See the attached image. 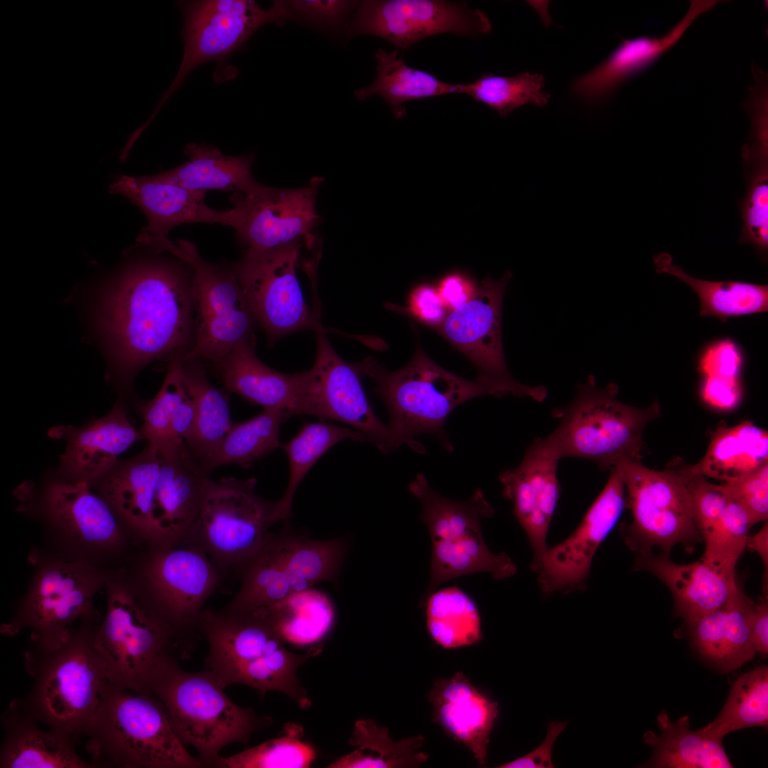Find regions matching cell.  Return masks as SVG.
I'll use <instances>...</instances> for the list:
<instances>
[{
	"label": "cell",
	"instance_id": "cell-1",
	"mask_svg": "<svg viewBox=\"0 0 768 768\" xmlns=\"http://www.w3.org/2000/svg\"><path fill=\"white\" fill-rule=\"evenodd\" d=\"M144 247L148 253L131 258L110 282L98 318L126 383L154 361L183 359L196 334L191 267L169 252Z\"/></svg>",
	"mask_w": 768,
	"mask_h": 768
},
{
	"label": "cell",
	"instance_id": "cell-2",
	"mask_svg": "<svg viewBox=\"0 0 768 768\" xmlns=\"http://www.w3.org/2000/svg\"><path fill=\"white\" fill-rule=\"evenodd\" d=\"M200 635L208 650L206 669L225 689L231 685L252 687L264 696L268 691L282 692L302 709L311 700L297 677L299 667L319 655L321 646L311 647L304 654L287 650L284 641L262 608L252 611L206 608Z\"/></svg>",
	"mask_w": 768,
	"mask_h": 768
},
{
	"label": "cell",
	"instance_id": "cell-3",
	"mask_svg": "<svg viewBox=\"0 0 768 768\" xmlns=\"http://www.w3.org/2000/svg\"><path fill=\"white\" fill-rule=\"evenodd\" d=\"M83 734L95 767H203L186 750L159 700L110 682Z\"/></svg>",
	"mask_w": 768,
	"mask_h": 768
},
{
	"label": "cell",
	"instance_id": "cell-4",
	"mask_svg": "<svg viewBox=\"0 0 768 768\" xmlns=\"http://www.w3.org/2000/svg\"><path fill=\"white\" fill-rule=\"evenodd\" d=\"M208 670L187 672L175 656L162 659L151 674L146 693L164 705L177 735L192 746L203 767H213L228 745L248 744L252 735L272 722L233 702Z\"/></svg>",
	"mask_w": 768,
	"mask_h": 768
},
{
	"label": "cell",
	"instance_id": "cell-5",
	"mask_svg": "<svg viewBox=\"0 0 768 768\" xmlns=\"http://www.w3.org/2000/svg\"><path fill=\"white\" fill-rule=\"evenodd\" d=\"M89 623L57 649L31 645L24 653L25 669L33 683L19 698L21 703L39 722L75 740L84 733L110 682L95 646L96 629H90Z\"/></svg>",
	"mask_w": 768,
	"mask_h": 768
},
{
	"label": "cell",
	"instance_id": "cell-6",
	"mask_svg": "<svg viewBox=\"0 0 768 768\" xmlns=\"http://www.w3.org/2000/svg\"><path fill=\"white\" fill-rule=\"evenodd\" d=\"M360 364L363 375L375 381L374 391L387 407L391 434L400 445L419 453L425 449L414 438L422 434L435 435L443 447L452 451L444 429L452 411L476 397L496 395L476 380H466L442 368L420 347L410 361L397 370L388 371L371 358Z\"/></svg>",
	"mask_w": 768,
	"mask_h": 768
},
{
	"label": "cell",
	"instance_id": "cell-7",
	"mask_svg": "<svg viewBox=\"0 0 768 768\" xmlns=\"http://www.w3.org/2000/svg\"><path fill=\"white\" fill-rule=\"evenodd\" d=\"M617 386L599 387L593 376L578 385L573 400L553 410L559 421L545 444L560 459L576 457L610 470L625 459L641 460L646 426L661 415L656 400L646 408L623 403Z\"/></svg>",
	"mask_w": 768,
	"mask_h": 768
},
{
	"label": "cell",
	"instance_id": "cell-8",
	"mask_svg": "<svg viewBox=\"0 0 768 768\" xmlns=\"http://www.w3.org/2000/svg\"><path fill=\"white\" fill-rule=\"evenodd\" d=\"M148 545L137 579L128 580L143 607L170 631L186 656L201 636L206 602L225 579L190 538Z\"/></svg>",
	"mask_w": 768,
	"mask_h": 768
},
{
	"label": "cell",
	"instance_id": "cell-9",
	"mask_svg": "<svg viewBox=\"0 0 768 768\" xmlns=\"http://www.w3.org/2000/svg\"><path fill=\"white\" fill-rule=\"evenodd\" d=\"M409 491L421 504L420 520L432 543L430 578L422 605L437 587L453 578L487 572L503 580L516 573V565L506 553H494L486 545L481 520L492 517L495 511L480 489L466 501H454L437 493L418 474Z\"/></svg>",
	"mask_w": 768,
	"mask_h": 768
},
{
	"label": "cell",
	"instance_id": "cell-10",
	"mask_svg": "<svg viewBox=\"0 0 768 768\" xmlns=\"http://www.w3.org/2000/svg\"><path fill=\"white\" fill-rule=\"evenodd\" d=\"M619 464L627 495L626 506L632 516L631 522L621 524L619 530L636 560L652 555L654 547L668 557L676 545L692 553L703 540L693 520L686 463L678 457L661 471L647 468L639 459H625Z\"/></svg>",
	"mask_w": 768,
	"mask_h": 768
},
{
	"label": "cell",
	"instance_id": "cell-11",
	"mask_svg": "<svg viewBox=\"0 0 768 768\" xmlns=\"http://www.w3.org/2000/svg\"><path fill=\"white\" fill-rule=\"evenodd\" d=\"M288 523L278 533L270 531L241 571L239 589L227 607L241 611L267 607L319 582L337 581L346 540H313L296 533Z\"/></svg>",
	"mask_w": 768,
	"mask_h": 768
},
{
	"label": "cell",
	"instance_id": "cell-12",
	"mask_svg": "<svg viewBox=\"0 0 768 768\" xmlns=\"http://www.w3.org/2000/svg\"><path fill=\"white\" fill-rule=\"evenodd\" d=\"M257 480L211 479L188 538L198 543L223 575L238 577L260 550L275 523L276 501L256 492Z\"/></svg>",
	"mask_w": 768,
	"mask_h": 768
},
{
	"label": "cell",
	"instance_id": "cell-13",
	"mask_svg": "<svg viewBox=\"0 0 768 768\" xmlns=\"http://www.w3.org/2000/svg\"><path fill=\"white\" fill-rule=\"evenodd\" d=\"M94 644L109 681L139 693H146L149 678L162 659L177 651L184 656L170 631L141 604L128 580L112 587Z\"/></svg>",
	"mask_w": 768,
	"mask_h": 768
},
{
	"label": "cell",
	"instance_id": "cell-14",
	"mask_svg": "<svg viewBox=\"0 0 768 768\" xmlns=\"http://www.w3.org/2000/svg\"><path fill=\"white\" fill-rule=\"evenodd\" d=\"M162 250L181 258L193 272L196 334L183 360L206 359L215 363L255 338L257 322L231 263L205 260L196 245L185 240L176 243L169 240Z\"/></svg>",
	"mask_w": 768,
	"mask_h": 768
},
{
	"label": "cell",
	"instance_id": "cell-15",
	"mask_svg": "<svg viewBox=\"0 0 768 768\" xmlns=\"http://www.w3.org/2000/svg\"><path fill=\"white\" fill-rule=\"evenodd\" d=\"M178 4L183 17L182 60L149 123L193 69L230 56L262 26L293 19L288 1H274L269 9L250 0L184 1Z\"/></svg>",
	"mask_w": 768,
	"mask_h": 768
},
{
	"label": "cell",
	"instance_id": "cell-16",
	"mask_svg": "<svg viewBox=\"0 0 768 768\" xmlns=\"http://www.w3.org/2000/svg\"><path fill=\"white\" fill-rule=\"evenodd\" d=\"M302 244L245 250L231 263L256 322L270 344L292 333L315 331L322 326L319 311L312 312L306 304L297 276Z\"/></svg>",
	"mask_w": 768,
	"mask_h": 768
},
{
	"label": "cell",
	"instance_id": "cell-17",
	"mask_svg": "<svg viewBox=\"0 0 768 768\" xmlns=\"http://www.w3.org/2000/svg\"><path fill=\"white\" fill-rule=\"evenodd\" d=\"M510 277L509 273L497 280L486 277L467 302L448 313L438 329L475 366L476 380L494 390L497 396L512 394L542 401L547 395L545 388L517 382L505 361L501 309Z\"/></svg>",
	"mask_w": 768,
	"mask_h": 768
},
{
	"label": "cell",
	"instance_id": "cell-18",
	"mask_svg": "<svg viewBox=\"0 0 768 768\" xmlns=\"http://www.w3.org/2000/svg\"><path fill=\"white\" fill-rule=\"evenodd\" d=\"M97 578L82 565L58 562L43 569L13 620L1 632L14 636L31 629V645L57 649L70 638L78 620L97 619L92 607L100 586Z\"/></svg>",
	"mask_w": 768,
	"mask_h": 768
},
{
	"label": "cell",
	"instance_id": "cell-19",
	"mask_svg": "<svg viewBox=\"0 0 768 768\" xmlns=\"http://www.w3.org/2000/svg\"><path fill=\"white\" fill-rule=\"evenodd\" d=\"M316 359L305 370L303 415L343 422L362 434L367 442L388 454L401 445L388 425L373 412L361 384L359 362L343 361L328 340L323 325L315 331Z\"/></svg>",
	"mask_w": 768,
	"mask_h": 768
},
{
	"label": "cell",
	"instance_id": "cell-20",
	"mask_svg": "<svg viewBox=\"0 0 768 768\" xmlns=\"http://www.w3.org/2000/svg\"><path fill=\"white\" fill-rule=\"evenodd\" d=\"M323 180L307 186L284 188L260 184L247 193L231 197L233 228L245 250H267L295 242L313 241L320 221L316 201Z\"/></svg>",
	"mask_w": 768,
	"mask_h": 768
},
{
	"label": "cell",
	"instance_id": "cell-21",
	"mask_svg": "<svg viewBox=\"0 0 768 768\" xmlns=\"http://www.w3.org/2000/svg\"><path fill=\"white\" fill-rule=\"evenodd\" d=\"M491 30L489 18L466 4L441 0L361 1L349 27V36L367 34L383 38L396 49L439 33L477 36Z\"/></svg>",
	"mask_w": 768,
	"mask_h": 768
},
{
	"label": "cell",
	"instance_id": "cell-22",
	"mask_svg": "<svg viewBox=\"0 0 768 768\" xmlns=\"http://www.w3.org/2000/svg\"><path fill=\"white\" fill-rule=\"evenodd\" d=\"M608 481L582 521L565 540L548 548L531 569L543 593L582 591L594 556L619 521L626 506V490L619 464L610 470Z\"/></svg>",
	"mask_w": 768,
	"mask_h": 768
},
{
	"label": "cell",
	"instance_id": "cell-23",
	"mask_svg": "<svg viewBox=\"0 0 768 768\" xmlns=\"http://www.w3.org/2000/svg\"><path fill=\"white\" fill-rule=\"evenodd\" d=\"M110 193L122 195L136 204L147 218L137 245L154 248L169 239L174 227L188 223L221 224L231 227L230 209L214 210L205 202L206 191L191 190L166 181L157 174L119 176Z\"/></svg>",
	"mask_w": 768,
	"mask_h": 768
},
{
	"label": "cell",
	"instance_id": "cell-24",
	"mask_svg": "<svg viewBox=\"0 0 768 768\" xmlns=\"http://www.w3.org/2000/svg\"><path fill=\"white\" fill-rule=\"evenodd\" d=\"M559 460L542 438L537 439L517 467L499 476L503 495L512 501L513 514L532 548L531 569L548 548L547 535L560 492L557 476Z\"/></svg>",
	"mask_w": 768,
	"mask_h": 768
},
{
	"label": "cell",
	"instance_id": "cell-25",
	"mask_svg": "<svg viewBox=\"0 0 768 768\" xmlns=\"http://www.w3.org/2000/svg\"><path fill=\"white\" fill-rule=\"evenodd\" d=\"M48 435L65 442L60 455L63 479L95 484L117 462L118 457L134 443L144 439L141 430L130 422L125 405L117 402L106 415L75 427H52Z\"/></svg>",
	"mask_w": 768,
	"mask_h": 768
},
{
	"label": "cell",
	"instance_id": "cell-26",
	"mask_svg": "<svg viewBox=\"0 0 768 768\" xmlns=\"http://www.w3.org/2000/svg\"><path fill=\"white\" fill-rule=\"evenodd\" d=\"M161 457L148 544L186 539L201 510L209 474L188 445L178 453Z\"/></svg>",
	"mask_w": 768,
	"mask_h": 768
},
{
	"label": "cell",
	"instance_id": "cell-27",
	"mask_svg": "<svg viewBox=\"0 0 768 768\" xmlns=\"http://www.w3.org/2000/svg\"><path fill=\"white\" fill-rule=\"evenodd\" d=\"M718 3L713 0L691 1L686 14L665 34L623 39L604 61L575 79L571 85L572 94L592 105L604 102L624 82L646 70L674 46L695 20Z\"/></svg>",
	"mask_w": 768,
	"mask_h": 768
},
{
	"label": "cell",
	"instance_id": "cell-28",
	"mask_svg": "<svg viewBox=\"0 0 768 768\" xmlns=\"http://www.w3.org/2000/svg\"><path fill=\"white\" fill-rule=\"evenodd\" d=\"M90 486L85 481H50L44 492L46 513L65 535L82 544L99 548L118 546L124 539V528L129 529Z\"/></svg>",
	"mask_w": 768,
	"mask_h": 768
},
{
	"label": "cell",
	"instance_id": "cell-29",
	"mask_svg": "<svg viewBox=\"0 0 768 768\" xmlns=\"http://www.w3.org/2000/svg\"><path fill=\"white\" fill-rule=\"evenodd\" d=\"M427 697L433 707L432 721L464 744L479 765L485 767L498 703L480 692L462 671L449 679L437 680Z\"/></svg>",
	"mask_w": 768,
	"mask_h": 768
},
{
	"label": "cell",
	"instance_id": "cell-30",
	"mask_svg": "<svg viewBox=\"0 0 768 768\" xmlns=\"http://www.w3.org/2000/svg\"><path fill=\"white\" fill-rule=\"evenodd\" d=\"M255 338L245 341L215 364L226 389L264 410H278L290 417L302 415L305 370L278 372L259 359Z\"/></svg>",
	"mask_w": 768,
	"mask_h": 768
},
{
	"label": "cell",
	"instance_id": "cell-31",
	"mask_svg": "<svg viewBox=\"0 0 768 768\" xmlns=\"http://www.w3.org/2000/svg\"><path fill=\"white\" fill-rule=\"evenodd\" d=\"M1 768H95L75 750V740L39 722L19 698L1 716Z\"/></svg>",
	"mask_w": 768,
	"mask_h": 768
},
{
	"label": "cell",
	"instance_id": "cell-32",
	"mask_svg": "<svg viewBox=\"0 0 768 768\" xmlns=\"http://www.w3.org/2000/svg\"><path fill=\"white\" fill-rule=\"evenodd\" d=\"M634 569L652 573L668 587L675 612L687 626L725 605L741 590L735 575L722 572L702 557L692 563L678 564L668 556L652 554L636 560Z\"/></svg>",
	"mask_w": 768,
	"mask_h": 768
},
{
	"label": "cell",
	"instance_id": "cell-33",
	"mask_svg": "<svg viewBox=\"0 0 768 768\" xmlns=\"http://www.w3.org/2000/svg\"><path fill=\"white\" fill-rule=\"evenodd\" d=\"M160 466L159 452L147 444L134 457L118 460L94 484L133 535L145 543L151 533Z\"/></svg>",
	"mask_w": 768,
	"mask_h": 768
},
{
	"label": "cell",
	"instance_id": "cell-34",
	"mask_svg": "<svg viewBox=\"0 0 768 768\" xmlns=\"http://www.w3.org/2000/svg\"><path fill=\"white\" fill-rule=\"evenodd\" d=\"M754 607L741 590L687 626L693 647L721 673L739 668L756 654L750 632Z\"/></svg>",
	"mask_w": 768,
	"mask_h": 768
},
{
	"label": "cell",
	"instance_id": "cell-35",
	"mask_svg": "<svg viewBox=\"0 0 768 768\" xmlns=\"http://www.w3.org/2000/svg\"><path fill=\"white\" fill-rule=\"evenodd\" d=\"M184 153L188 156L184 163L157 176L183 188L206 192L247 193L260 184L252 174V154L228 156L217 147L194 142L186 145Z\"/></svg>",
	"mask_w": 768,
	"mask_h": 768
},
{
	"label": "cell",
	"instance_id": "cell-36",
	"mask_svg": "<svg viewBox=\"0 0 768 768\" xmlns=\"http://www.w3.org/2000/svg\"><path fill=\"white\" fill-rule=\"evenodd\" d=\"M661 731L644 735V742L653 756L646 763L656 768H730L733 767L722 745V740L712 737L700 729L690 728L688 715L673 722L665 710L657 716Z\"/></svg>",
	"mask_w": 768,
	"mask_h": 768
},
{
	"label": "cell",
	"instance_id": "cell-37",
	"mask_svg": "<svg viewBox=\"0 0 768 768\" xmlns=\"http://www.w3.org/2000/svg\"><path fill=\"white\" fill-rule=\"evenodd\" d=\"M767 463V431L745 420L733 427L717 428L704 457L695 464H688L687 469L691 474L730 481Z\"/></svg>",
	"mask_w": 768,
	"mask_h": 768
},
{
	"label": "cell",
	"instance_id": "cell-38",
	"mask_svg": "<svg viewBox=\"0 0 768 768\" xmlns=\"http://www.w3.org/2000/svg\"><path fill=\"white\" fill-rule=\"evenodd\" d=\"M181 375L196 413L193 435L186 444L203 462L214 453L233 424L229 398L209 381L200 359H183Z\"/></svg>",
	"mask_w": 768,
	"mask_h": 768
},
{
	"label": "cell",
	"instance_id": "cell-39",
	"mask_svg": "<svg viewBox=\"0 0 768 768\" xmlns=\"http://www.w3.org/2000/svg\"><path fill=\"white\" fill-rule=\"evenodd\" d=\"M375 57L377 74L374 81L356 90L354 95L360 100L381 96L397 119L405 116L403 105L406 102L458 93L459 84L443 82L428 72L407 66L398 57L397 49L386 52L380 48Z\"/></svg>",
	"mask_w": 768,
	"mask_h": 768
},
{
	"label": "cell",
	"instance_id": "cell-40",
	"mask_svg": "<svg viewBox=\"0 0 768 768\" xmlns=\"http://www.w3.org/2000/svg\"><path fill=\"white\" fill-rule=\"evenodd\" d=\"M654 262L658 273L673 275L695 291L700 301V316H712L725 321L732 316L762 313L768 309L767 284L696 279L673 263L667 253L656 255Z\"/></svg>",
	"mask_w": 768,
	"mask_h": 768
},
{
	"label": "cell",
	"instance_id": "cell-41",
	"mask_svg": "<svg viewBox=\"0 0 768 768\" xmlns=\"http://www.w3.org/2000/svg\"><path fill=\"white\" fill-rule=\"evenodd\" d=\"M425 742L422 735L402 738L396 742L388 728L370 719L356 722L348 744L357 747L327 767L329 768H395L417 767L428 759L426 752L417 750Z\"/></svg>",
	"mask_w": 768,
	"mask_h": 768
},
{
	"label": "cell",
	"instance_id": "cell-42",
	"mask_svg": "<svg viewBox=\"0 0 768 768\" xmlns=\"http://www.w3.org/2000/svg\"><path fill=\"white\" fill-rule=\"evenodd\" d=\"M289 417L282 410H263L247 420L233 422L214 453L201 462L203 467L208 474L226 464L250 468L255 461L282 447L280 427Z\"/></svg>",
	"mask_w": 768,
	"mask_h": 768
},
{
	"label": "cell",
	"instance_id": "cell-43",
	"mask_svg": "<svg viewBox=\"0 0 768 768\" xmlns=\"http://www.w3.org/2000/svg\"><path fill=\"white\" fill-rule=\"evenodd\" d=\"M350 439L367 442L360 432L351 427H341L324 422H305L291 440L282 444L289 468L287 487L283 496L276 501L273 514L275 523H288L292 516V503L297 489L314 464L338 442Z\"/></svg>",
	"mask_w": 768,
	"mask_h": 768
},
{
	"label": "cell",
	"instance_id": "cell-44",
	"mask_svg": "<svg viewBox=\"0 0 768 768\" xmlns=\"http://www.w3.org/2000/svg\"><path fill=\"white\" fill-rule=\"evenodd\" d=\"M262 609L282 640L299 646L314 644L324 638L335 617L329 597L312 587L292 593Z\"/></svg>",
	"mask_w": 768,
	"mask_h": 768
},
{
	"label": "cell",
	"instance_id": "cell-45",
	"mask_svg": "<svg viewBox=\"0 0 768 768\" xmlns=\"http://www.w3.org/2000/svg\"><path fill=\"white\" fill-rule=\"evenodd\" d=\"M426 623L435 643L444 649L471 646L482 639L474 601L457 586L434 591L426 599Z\"/></svg>",
	"mask_w": 768,
	"mask_h": 768
},
{
	"label": "cell",
	"instance_id": "cell-46",
	"mask_svg": "<svg viewBox=\"0 0 768 768\" xmlns=\"http://www.w3.org/2000/svg\"><path fill=\"white\" fill-rule=\"evenodd\" d=\"M747 189L740 202V242L763 255L768 250V137H750L742 148Z\"/></svg>",
	"mask_w": 768,
	"mask_h": 768
},
{
	"label": "cell",
	"instance_id": "cell-47",
	"mask_svg": "<svg viewBox=\"0 0 768 768\" xmlns=\"http://www.w3.org/2000/svg\"><path fill=\"white\" fill-rule=\"evenodd\" d=\"M768 724V668L765 665L745 673L733 683L718 717L700 730L722 740L728 733Z\"/></svg>",
	"mask_w": 768,
	"mask_h": 768
},
{
	"label": "cell",
	"instance_id": "cell-48",
	"mask_svg": "<svg viewBox=\"0 0 768 768\" xmlns=\"http://www.w3.org/2000/svg\"><path fill=\"white\" fill-rule=\"evenodd\" d=\"M541 74L522 72L514 76L484 74L474 82L459 84L458 93L470 96L506 117L513 110L526 104L545 106L550 95L543 90Z\"/></svg>",
	"mask_w": 768,
	"mask_h": 768
},
{
	"label": "cell",
	"instance_id": "cell-49",
	"mask_svg": "<svg viewBox=\"0 0 768 768\" xmlns=\"http://www.w3.org/2000/svg\"><path fill=\"white\" fill-rule=\"evenodd\" d=\"M281 735L215 762L217 768H306L316 759L313 746L302 740V726L287 723Z\"/></svg>",
	"mask_w": 768,
	"mask_h": 768
},
{
	"label": "cell",
	"instance_id": "cell-50",
	"mask_svg": "<svg viewBox=\"0 0 768 768\" xmlns=\"http://www.w3.org/2000/svg\"><path fill=\"white\" fill-rule=\"evenodd\" d=\"M751 527L745 509L729 497L720 521L712 532L703 539L705 548L702 558L722 572L735 575V566L746 548Z\"/></svg>",
	"mask_w": 768,
	"mask_h": 768
},
{
	"label": "cell",
	"instance_id": "cell-51",
	"mask_svg": "<svg viewBox=\"0 0 768 768\" xmlns=\"http://www.w3.org/2000/svg\"><path fill=\"white\" fill-rule=\"evenodd\" d=\"M687 465L686 470L692 498L693 520L703 540L720 521L729 497L720 484H712L703 476L690 474Z\"/></svg>",
	"mask_w": 768,
	"mask_h": 768
},
{
	"label": "cell",
	"instance_id": "cell-52",
	"mask_svg": "<svg viewBox=\"0 0 768 768\" xmlns=\"http://www.w3.org/2000/svg\"><path fill=\"white\" fill-rule=\"evenodd\" d=\"M139 409L144 420L140 430L143 437L160 456H173L186 447V443L172 433L169 410L160 391L152 399L141 402Z\"/></svg>",
	"mask_w": 768,
	"mask_h": 768
},
{
	"label": "cell",
	"instance_id": "cell-53",
	"mask_svg": "<svg viewBox=\"0 0 768 768\" xmlns=\"http://www.w3.org/2000/svg\"><path fill=\"white\" fill-rule=\"evenodd\" d=\"M720 485L730 498L745 509L752 526L767 521L768 463L739 479Z\"/></svg>",
	"mask_w": 768,
	"mask_h": 768
},
{
	"label": "cell",
	"instance_id": "cell-54",
	"mask_svg": "<svg viewBox=\"0 0 768 768\" xmlns=\"http://www.w3.org/2000/svg\"><path fill=\"white\" fill-rule=\"evenodd\" d=\"M294 19L327 26H339L358 1L340 0L288 1Z\"/></svg>",
	"mask_w": 768,
	"mask_h": 768
},
{
	"label": "cell",
	"instance_id": "cell-55",
	"mask_svg": "<svg viewBox=\"0 0 768 768\" xmlns=\"http://www.w3.org/2000/svg\"><path fill=\"white\" fill-rule=\"evenodd\" d=\"M742 363V355L737 345L730 340H722L703 353L699 370L705 377L738 378Z\"/></svg>",
	"mask_w": 768,
	"mask_h": 768
},
{
	"label": "cell",
	"instance_id": "cell-56",
	"mask_svg": "<svg viewBox=\"0 0 768 768\" xmlns=\"http://www.w3.org/2000/svg\"><path fill=\"white\" fill-rule=\"evenodd\" d=\"M422 323L439 328L447 313L437 289L428 284H421L410 292L407 306L402 309Z\"/></svg>",
	"mask_w": 768,
	"mask_h": 768
},
{
	"label": "cell",
	"instance_id": "cell-57",
	"mask_svg": "<svg viewBox=\"0 0 768 768\" xmlns=\"http://www.w3.org/2000/svg\"><path fill=\"white\" fill-rule=\"evenodd\" d=\"M701 396L708 405L722 410L735 408L742 398L739 378L705 377Z\"/></svg>",
	"mask_w": 768,
	"mask_h": 768
},
{
	"label": "cell",
	"instance_id": "cell-58",
	"mask_svg": "<svg viewBox=\"0 0 768 768\" xmlns=\"http://www.w3.org/2000/svg\"><path fill=\"white\" fill-rule=\"evenodd\" d=\"M567 724V722H550L543 742L530 753L501 764L498 768H553L552 750L558 736Z\"/></svg>",
	"mask_w": 768,
	"mask_h": 768
},
{
	"label": "cell",
	"instance_id": "cell-59",
	"mask_svg": "<svg viewBox=\"0 0 768 768\" xmlns=\"http://www.w3.org/2000/svg\"><path fill=\"white\" fill-rule=\"evenodd\" d=\"M477 287L472 279L460 272L445 275L439 282L437 290L448 310H454L467 302Z\"/></svg>",
	"mask_w": 768,
	"mask_h": 768
},
{
	"label": "cell",
	"instance_id": "cell-60",
	"mask_svg": "<svg viewBox=\"0 0 768 768\" xmlns=\"http://www.w3.org/2000/svg\"><path fill=\"white\" fill-rule=\"evenodd\" d=\"M750 632L755 653L762 657L768 654V603L767 597L754 604L750 622Z\"/></svg>",
	"mask_w": 768,
	"mask_h": 768
},
{
	"label": "cell",
	"instance_id": "cell-61",
	"mask_svg": "<svg viewBox=\"0 0 768 768\" xmlns=\"http://www.w3.org/2000/svg\"><path fill=\"white\" fill-rule=\"evenodd\" d=\"M746 548L751 551L757 552L760 556L764 566L766 575L768 568V525L767 523L755 534L748 535L746 542Z\"/></svg>",
	"mask_w": 768,
	"mask_h": 768
}]
</instances>
